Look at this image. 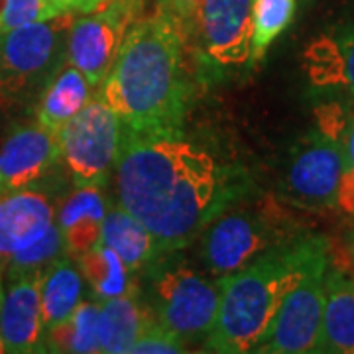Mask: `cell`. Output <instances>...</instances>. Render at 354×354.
<instances>
[{"mask_svg":"<svg viewBox=\"0 0 354 354\" xmlns=\"http://www.w3.org/2000/svg\"><path fill=\"white\" fill-rule=\"evenodd\" d=\"M124 127L101 97L91 101L59 130L62 162L77 187L104 185L116 164Z\"/></svg>","mask_w":354,"mask_h":354,"instance_id":"7","label":"cell"},{"mask_svg":"<svg viewBox=\"0 0 354 354\" xmlns=\"http://www.w3.org/2000/svg\"><path fill=\"white\" fill-rule=\"evenodd\" d=\"M6 353V344H4V341H2V337H0V354Z\"/></svg>","mask_w":354,"mask_h":354,"instance_id":"33","label":"cell"},{"mask_svg":"<svg viewBox=\"0 0 354 354\" xmlns=\"http://www.w3.org/2000/svg\"><path fill=\"white\" fill-rule=\"evenodd\" d=\"M150 309L160 327L181 341L205 339L215 327L221 286L183 260H153Z\"/></svg>","mask_w":354,"mask_h":354,"instance_id":"6","label":"cell"},{"mask_svg":"<svg viewBox=\"0 0 354 354\" xmlns=\"http://www.w3.org/2000/svg\"><path fill=\"white\" fill-rule=\"evenodd\" d=\"M50 2H53L64 12L88 14L104 8L111 0H50Z\"/></svg>","mask_w":354,"mask_h":354,"instance_id":"30","label":"cell"},{"mask_svg":"<svg viewBox=\"0 0 354 354\" xmlns=\"http://www.w3.org/2000/svg\"><path fill=\"white\" fill-rule=\"evenodd\" d=\"M156 323L150 305L140 299L138 290L104 299L99 311V353L128 354L130 346Z\"/></svg>","mask_w":354,"mask_h":354,"instance_id":"18","label":"cell"},{"mask_svg":"<svg viewBox=\"0 0 354 354\" xmlns=\"http://www.w3.org/2000/svg\"><path fill=\"white\" fill-rule=\"evenodd\" d=\"M327 262L330 250L325 236L297 234L218 278V315L213 330L205 337V351L254 353L268 337L286 295L305 274Z\"/></svg>","mask_w":354,"mask_h":354,"instance_id":"3","label":"cell"},{"mask_svg":"<svg viewBox=\"0 0 354 354\" xmlns=\"http://www.w3.org/2000/svg\"><path fill=\"white\" fill-rule=\"evenodd\" d=\"M342 171V138L317 128L299 140L291 152L283 174V195L313 211L337 209Z\"/></svg>","mask_w":354,"mask_h":354,"instance_id":"9","label":"cell"},{"mask_svg":"<svg viewBox=\"0 0 354 354\" xmlns=\"http://www.w3.org/2000/svg\"><path fill=\"white\" fill-rule=\"evenodd\" d=\"M106 211L109 207L101 185L77 187L59 203V207H55V223L62 230L67 256L79 258L101 244Z\"/></svg>","mask_w":354,"mask_h":354,"instance_id":"15","label":"cell"},{"mask_svg":"<svg viewBox=\"0 0 354 354\" xmlns=\"http://www.w3.org/2000/svg\"><path fill=\"white\" fill-rule=\"evenodd\" d=\"M93 85L77 67L64 65L44 87L36 101V120L59 132L93 97Z\"/></svg>","mask_w":354,"mask_h":354,"instance_id":"19","label":"cell"},{"mask_svg":"<svg viewBox=\"0 0 354 354\" xmlns=\"http://www.w3.org/2000/svg\"><path fill=\"white\" fill-rule=\"evenodd\" d=\"M185 353V341L174 333L165 330L158 323L146 330L138 341L130 346L128 354H177Z\"/></svg>","mask_w":354,"mask_h":354,"instance_id":"28","label":"cell"},{"mask_svg":"<svg viewBox=\"0 0 354 354\" xmlns=\"http://www.w3.org/2000/svg\"><path fill=\"white\" fill-rule=\"evenodd\" d=\"M114 169L120 207L152 232L162 252L193 244L230 199L213 153L181 132L124 128Z\"/></svg>","mask_w":354,"mask_h":354,"instance_id":"1","label":"cell"},{"mask_svg":"<svg viewBox=\"0 0 354 354\" xmlns=\"http://www.w3.org/2000/svg\"><path fill=\"white\" fill-rule=\"evenodd\" d=\"M199 2L201 0H158V12H162L167 18H171L177 24V28L183 32V28L189 22V18L195 12V8L199 6Z\"/></svg>","mask_w":354,"mask_h":354,"instance_id":"29","label":"cell"},{"mask_svg":"<svg viewBox=\"0 0 354 354\" xmlns=\"http://www.w3.org/2000/svg\"><path fill=\"white\" fill-rule=\"evenodd\" d=\"M59 162V132L38 120L16 127L0 148V197L34 187Z\"/></svg>","mask_w":354,"mask_h":354,"instance_id":"12","label":"cell"},{"mask_svg":"<svg viewBox=\"0 0 354 354\" xmlns=\"http://www.w3.org/2000/svg\"><path fill=\"white\" fill-rule=\"evenodd\" d=\"M317 353L354 354V278L330 264L325 274L323 325Z\"/></svg>","mask_w":354,"mask_h":354,"instance_id":"17","label":"cell"},{"mask_svg":"<svg viewBox=\"0 0 354 354\" xmlns=\"http://www.w3.org/2000/svg\"><path fill=\"white\" fill-rule=\"evenodd\" d=\"M342 150H344V171L337 195V209L354 216V116L348 120L344 130Z\"/></svg>","mask_w":354,"mask_h":354,"instance_id":"27","label":"cell"},{"mask_svg":"<svg viewBox=\"0 0 354 354\" xmlns=\"http://www.w3.org/2000/svg\"><path fill=\"white\" fill-rule=\"evenodd\" d=\"M297 236L276 205H252L221 211L203 228L199 256L209 274L223 278L252 262L256 256Z\"/></svg>","mask_w":354,"mask_h":354,"instance_id":"5","label":"cell"},{"mask_svg":"<svg viewBox=\"0 0 354 354\" xmlns=\"http://www.w3.org/2000/svg\"><path fill=\"white\" fill-rule=\"evenodd\" d=\"M327 264L313 268L286 295L274 319L270 333L256 346L262 354H305L317 353L323 325L325 305V274Z\"/></svg>","mask_w":354,"mask_h":354,"instance_id":"11","label":"cell"},{"mask_svg":"<svg viewBox=\"0 0 354 354\" xmlns=\"http://www.w3.org/2000/svg\"><path fill=\"white\" fill-rule=\"evenodd\" d=\"M140 0H111L97 12L75 18L67 36V64L77 67L93 87H101L113 69L120 46L136 24Z\"/></svg>","mask_w":354,"mask_h":354,"instance_id":"10","label":"cell"},{"mask_svg":"<svg viewBox=\"0 0 354 354\" xmlns=\"http://www.w3.org/2000/svg\"><path fill=\"white\" fill-rule=\"evenodd\" d=\"M59 12L64 10H59L50 0H0V32L48 20Z\"/></svg>","mask_w":354,"mask_h":354,"instance_id":"26","label":"cell"},{"mask_svg":"<svg viewBox=\"0 0 354 354\" xmlns=\"http://www.w3.org/2000/svg\"><path fill=\"white\" fill-rule=\"evenodd\" d=\"M254 0H201L183 28V44L193 41L207 65L236 69L252 53Z\"/></svg>","mask_w":354,"mask_h":354,"instance_id":"8","label":"cell"},{"mask_svg":"<svg viewBox=\"0 0 354 354\" xmlns=\"http://www.w3.org/2000/svg\"><path fill=\"white\" fill-rule=\"evenodd\" d=\"M101 99L134 132H181L189 104L183 67V36L165 14L130 28L113 69L102 81Z\"/></svg>","mask_w":354,"mask_h":354,"instance_id":"2","label":"cell"},{"mask_svg":"<svg viewBox=\"0 0 354 354\" xmlns=\"http://www.w3.org/2000/svg\"><path fill=\"white\" fill-rule=\"evenodd\" d=\"M305 71L315 87L354 97V22L311 41L305 50Z\"/></svg>","mask_w":354,"mask_h":354,"instance_id":"16","label":"cell"},{"mask_svg":"<svg viewBox=\"0 0 354 354\" xmlns=\"http://www.w3.org/2000/svg\"><path fill=\"white\" fill-rule=\"evenodd\" d=\"M55 223V205L46 191L26 187L0 197V276L14 256L38 242Z\"/></svg>","mask_w":354,"mask_h":354,"instance_id":"13","label":"cell"},{"mask_svg":"<svg viewBox=\"0 0 354 354\" xmlns=\"http://www.w3.org/2000/svg\"><path fill=\"white\" fill-rule=\"evenodd\" d=\"M41 272L8 279L0 309V337L6 353H46V325L39 297Z\"/></svg>","mask_w":354,"mask_h":354,"instance_id":"14","label":"cell"},{"mask_svg":"<svg viewBox=\"0 0 354 354\" xmlns=\"http://www.w3.org/2000/svg\"><path fill=\"white\" fill-rule=\"evenodd\" d=\"M41 315L46 330L64 323L83 297V274L71 256H59L44 268L39 279Z\"/></svg>","mask_w":354,"mask_h":354,"instance_id":"21","label":"cell"},{"mask_svg":"<svg viewBox=\"0 0 354 354\" xmlns=\"http://www.w3.org/2000/svg\"><path fill=\"white\" fill-rule=\"evenodd\" d=\"M73 14L59 12L0 32V111L36 104L44 87L67 62Z\"/></svg>","mask_w":354,"mask_h":354,"instance_id":"4","label":"cell"},{"mask_svg":"<svg viewBox=\"0 0 354 354\" xmlns=\"http://www.w3.org/2000/svg\"><path fill=\"white\" fill-rule=\"evenodd\" d=\"M64 254V236H62V230L57 227V223H53L50 230L38 242H34L30 248H26L24 252L14 256L8 268H6V272H4V276H6V279H12L18 278V276H24V274L44 272L46 266H50L55 258H59Z\"/></svg>","mask_w":354,"mask_h":354,"instance_id":"25","label":"cell"},{"mask_svg":"<svg viewBox=\"0 0 354 354\" xmlns=\"http://www.w3.org/2000/svg\"><path fill=\"white\" fill-rule=\"evenodd\" d=\"M99 301H81L64 323L46 330V353H99Z\"/></svg>","mask_w":354,"mask_h":354,"instance_id":"23","label":"cell"},{"mask_svg":"<svg viewBox=\"0 0 354 354\" xmlns=\"http://www.w3.org/2000/svg\"><path fill=\"white\" fill-rule=\"evenodd\" d=\"M75 260L83 279H87L91 290L95 291L101 301L136 290V283L132 279L134 272L124 264L118 254L102 242Z\"/></svg>","mask_w":354,"mask_h":354,"instance_id":"22","label":"cell"},{"mask_svg":"<svg viewBox=\"0 0 354 354\" xmlns=\"http://www.w3.org/2000/svg\"><path fill=\"white\" fill-rule=\"evenodd\" d=\"M295 0H254L250 64H260L295 16Z\"/></svg>","mask_w":354,"mask_h":354,"instance_id":"24","label":"cell"},{"mask_svg":"<svg viewBox=\"0 0 354 354\" xmlns=\"http://www.w3.org/2000/svg\"><path fill=\"white\" fill-rule=\"evenodd\" d=\"M348 250H351V254H353L354 258V230L348 234Z\"/></svg>","mask_w":354,"mask_h":354,"instance_id":"31","label":"cell"},{"mask_svg":"<svg viewBox=\"0 0 354 354\" xmlns=\"http://www.w3.org/2000/svg\"><path fill=\"white\" fill-rule=\"evenodd\" d=\"M2 301H4V288H2V276H0V309H2Z\"/></svg>","mask_w":354,"mask_h":354,"instance_id":"32","label":"cell"},{"mask_svg":"<svg viewBox=\"0 0 354 354\" xmlns=\"http://www.w3.org/2000/svg\"><path fill=\"white\" fill-rule=\"evenodd\" d=\"M101 242L118 254L132 272L146 270L160 254H165L160 250L152 232L124 207L106 211Z\"/></svg>","mask_w":354,"mask_h":354,"instance_id":"20","label":"cell"}]
</instances>
